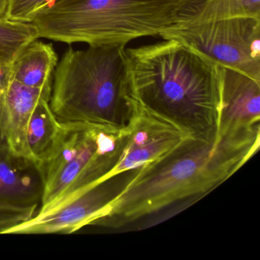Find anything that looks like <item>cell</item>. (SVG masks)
I'll list each match as a JSON object with an SVG mask.
<instances>
[{"mask_svg": "<svg viewBox=\"0 0 260 260\" xmlns=\"http://www.w3.org/2000/svg\"><path fill=\"white\" fill-rule=\"evenodd\" d=\"M260 146V135L186 137L140 169L125 189L92 225L117 228L182 201L201 198L229 179Z\"/></svg>", "mask_w": 260, "mask_h": 260, "instance_id": "6da1fadb", "label": "cell"}, {"mask_svg": "<svg viewBox=\"0 0 260 260\" xmlns=\"http://www.w3.org/2000/svg\"><path fill=\"white\" fill-rule=\"evenodd\" d=\"M126 53L134 93L143 112L187 137L217 131L223 67L174 39Z\"/></svg>", "mask_w": 260, "mask_h": 260, "instance_id": "7a4b0ae2", "label": "cell"}, {"mask_svg": "<svg viewBox=\"0 0 260 260\" xmlns=\"http://www.w3.org/2000/svg\"><path fill=\"white\" fill-rule=\"evenodd\" d=\"M126 45L72 48L56 68L49 104L59 121H80L128 134L141 109L131 80Z\"/></svg>", "mask_w": 260, "mask_h": 260, "instance_id": "3957f363", "label": "cell"}, {"mask_svg": "<svg viewBox=\"0 0 260 260\" xmlns=\"http://www.w3.org/2000/svg\"><path fill=\"white\" fill-rule=\"evenodd\" d=\"M189 0H52L30 22L39 37L89 45L159 36L179 22Z\"/></svg>", "mask_w": 260, "mask_h": 260, "instance_id": "277c9868", "label": "cell"}, {"mask_svg": "<svg viewBox=\"0 0 260 260\" xmlns=\"http://www.w3.org/2000/svg\"><path fill=\"white\" fill-rule=\"evenodd\" d=\"M127 135L89 123L60 121L51 146L38 162L44 183L38 214L110 176Z\"/></svg>", "mask_w": 260, "mask_h": 260, "instance_id": "5b68a950", "label": "cell"}, {"mask_svg": "<svg viewBox=\"0 0 260 260\" xmlns=\"http://www.w3.org/2000/svg\"><path fill=\"white\" fill-rule=\"evenodd\" d=\"M159 36L179 41L223 68L260 81V18L176 24Z\"/></svg>", "mask_w": 260, "mask_h": 260, "instance_id": "8992f818", "label": "cell"}, {"mask_svg": "<svg viewBox=\"0 0 260 260\" xmlns=\"http://www.w3.org/2000/svg\"><path fill=\"white\" fill-rule=\"evenodd\" d=\"M109 176L88 187L54 209L7 230L4 234H72L92 225L125 189L140 169Z\"/></svg>", "mask_w": 260, "mask_h": 260, "instance_id": "52a82bcc", "label": "cell"}, {"mask_svg": "<svg viewBox=\"0 0 260 260\" xmlns=\"http://www.w3.org/2000/svg\"><path fill=\"white\" fill-rule=\"evenodd\" d=\"M217 131L222 135H260V81L223 68Z\"/></svg>", "mask_w": 260, "mask_h": 260, "instance_id": "ba28073f", "label": "cell"}, {"mask_svg": "<svg viewBox=\"0 0 260 260\" xmlns=\"http://www.w3.org/2000/svg\"><path fill=\"white\" fill-rule=\"evenodd\" d=\"M186 137L174 126L141 109L111 176L141 168L159 159Z\"/></svg>", "mask_w": 260, "mask_h": 260, "instance_id": "9c48e42d", "label": "cell"}, {"mask_svg": "<svg viewBox=\"0 0 260 260\" xmlns=\"http://www.w3.org/2000/svg\"><path fill=\"white\" fill-rule=\"evenodd\" d=\"M51 89L52 86L38 89L13 80L0 94V141L13 154L36 161L27 139L28 122L39 100L51 98Z\"/></svg>", "mask_w": 260, "mask_h": 260, "instance_id": "30bf717a", "label": "cell"}, {"mask_svg": "<svg viewBox=\"0 0 260 260\" xmlns=\"http://www.w3.org/2000/svg\"><path fill=\"white\" fill-rule=\"evenodd\" d=\"M44 183L36 161L18 156L0 141V201L40 207Z\"/></svg>", "mask_w": 260, "mask_h": 260, "instance_id": "8fae6325", "label": "cell"}, {"mask_svg": "<svg viewBox=\"0 0 260 260\" xmlns=\"http://www.w3.org/2000/svg\"><path fill=\"white\" fill-rule=\"evenodd\" d=\"M57 64V56L52 45L34 41L12 64L13 80L38 89L52 86L53 71Z\"/></svg>", "mask_w": 260, "mask_h": 260, "instance_id": "7c38bea8", "label": "cell"}, {"mask_svg": "<svg viewBox=\"0 0 260 260\" xmlns=\"http://www.w3.org/2000/svg\"><path fill=\"white\" fill-rule=\"evenodd\" d=\"M237 17L260 18V0H189L177 24L200 23Z\"/></svg>", "mask_w": 260, "mask_h": 260, "instance_id": "4fadbf2b", "label": "cell"}, {"mask_svg": "<svg viewBox=\"0 0 260 260\" xmlns=\"http://www.w3.org/2000/svg\"><path fill=\"white\" fill-rule=\"evenodd\" d=\"M49 101L50 99L48 98L39 100L28 122V147L37 164L51 146L60 122L51 110Z\"/></svg>", "mask_w": 260, "mask_h": 260, "instance_id": "5bb4252c", "label": "cell"}, {"mask_svg": "<svg viewBox=\"0 0 260 260\" xmlns=\"http://www.w3.org/2000/svg\"><path fill=\"white\" fill-rule=\"evenodd\" d=\"M39 38L31 22L0 18V67L11 66L24 48Z\"/></svg>", "mask_w": 260, "mask_h": 260, "instance_id": "9a60e30c", "label": "cell"}, {"mask_svg": "<svg viewBox=\"0 0 260 260\" xmlns=\"http://www.w3.org/2000/svg\"><path fill=\"white\" fill-rule=\"evenodd\" d=\"M39 207L19 206L0 201V234L22 222L32 218Z\"/></svg>", "mask_w": 260, "mask_h": 260, "instance_id": "2e32d148", "label": "cell"}, {"mask_svg": "<svg viewBox=\"0 0 260 260\" xmlns=\"http://www.w3.org/2000/svg\"><path fill=\"white\" fill-rule=\"evenodd\" d=\"M52 0H10L5 18L30 22L33 15Z\"/></svg>", "mask_w": 260, "mask_h": 260, "instance_id": "e0dca14e", "label": "cell"}, {"mask_svg": "<svg viewBox=\"0 0 260 260\" xmlns=\"http://www.w3.org/2000/svg\"><path fill=\"white\" fill-rule=\"evenodd\" d=\"M13 80L12 65L0 67V94L5 93L8 90Z\"/></svg>", "mask_w": 260, "mask_h": 260, "instance_id": "ac0fdd59", "label": "cell"}, {"mask_svg": "<svg viewBox=\"0 0 260 260\" xmlns=\"http://www.w3.org/2000/svg\"><path fill=\"white\" fill-rule=\"evenodd\" d=\"M10 0H0V18L5 17Z\"/></svg>", "mask_w": 260, "mask_h": 260, "instance_id": "d6986e66", "label": "cell"}]
</instances>
